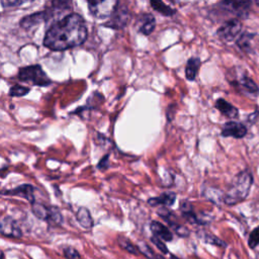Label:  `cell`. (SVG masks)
<instances>
[{"instance_id":"obj_1","label":"cell","mask_w":259,"mask_h":259,"mask_svg":"<svg viewBox=\"0 0 259 259\" xmlns=\"http://www.w3.org/2000/svg\"><path fill=\"white\" fill-rule=\"evenodd\" d=\"M87 27L82 16L72 13L56 21L47 31L44 45L53 51H64L85 41Z\"/></svg>"},{"instance_id":"obj_2","label":"cell","mask_w":259,"mask_h":259,"mask_svg":"<svg viewBox=\"0 0 259 259\" xmlns=\"http://www.w3.org/2000/svg\"><path fill=\"white\" fill-rule=\"evenodd\" d=\"M252 184L253 176L250 171L244 170L238 173L224 193V202L228 205H235L243 201L248 196Z\"/></svg>"},{"instance_id":"obj_3","label":"cell","mask_w":259,"mask_h":259,"mask_svg":"<svg viewBox=\"0 0 259 259\" xmlns=\"http://www.w3.org/2000/svg\"><path fill=\"white\" fill-rule=\"evenodd\" d=\"M90 14L97 19L110 17L117 7V0H84Z\"/></svg>"},{"instance_id":"obj_4","label":"cell","mask_w":259,"mask_h":259,"mask_svg":"<svg viewBox=\"0 0 259 259\" xmlns=\"http://www.w3.org/2000/svg\"><path fill=\"white\" fill-rule=\"evenodd\" d=\"M18 78L21 81L32 83L33 85L37 86H47L51 83L50 78L47 76L39 65L28 66L20 69Z\"/></svg>"},{"instance_id":"obj_5","label":"cell","mask_w":259,"mask_h":259,"mask_svg":"<svg viewBox=\"0 0 259 259\" xmlns=\"http://www.w3.org/2000/svg\"><path fill=\"white\" fill-rule=\"evenodd\" d=\"M242 29L241 22L238 19H231L225 22L219 29H218V36L227 42L233 41L237 38L240 34Z\"/></svg>"},{"instance_id":"obj_6","label":"cell","mask_w":259,"mask_h":259,"mask_svg":"<svg viewBox=\"0 0 259 259\" xmlns=\"http://www.w3.org/2000/svg\"><path fill=\"white\" fill-rule=\"evenodd\" d=\"M0 232L3 236L19 239L22 237V232L17 222L12 217H4L0 223Z\"/></svg>"},{"instance_id":"obj_7","label":"cell","mask_w":259,"mask_h":259,"mask_svg":"<svg viewBox=\"0 0 259 259\" xmlns=\"http://www.w3.org/2000/svg\"><path fill=\"white\" fill-rule=\"evenodd\" d=\"M221 135L223 137H232L235 139H242L247 135V127L237 121H228L222 127Z\"/></svg>"},{"instance_id":"obj_8","label":"cell","mask_w":259,"mask_h":259,"mask_svg":"<svg viewBox=\"0 0 259 259\" xmlns=\"http://www.w3.org/2000/svg\"><path fill=\"white\" fill-rule=\"evenodd\" d=\"M2 194L10 196H20L28 200L30 203L34 202V187L30 184H21L12 189L3 190Z\"/></svg>"},{"instance_id":"obj_9","label":"cell","mask_w":259,"mask_h":259,"mask_svg":"<svg viewBox=\"0 0 259 259\" xmlns=\"http://www.w3.org/2000/svg\"><path fill=\"white\" fill-rule=\"evenodd\" d=\"M251 3H252V0H224L223 1L224 6L228 10L238 15L247 14L251 6Z\"/></svg>"},{"instance_id":"obj_10","label":"cell","mask_w":259,"mask_h":259,"mask_svg":"<svg viewBox=\"0 0 259 259\" xmlns=\"http://www.w3.org/2000/svg\"><path fill=\"white\" fill-rule=\"evenodd\" d=\"M175 200H176V194L174 192L167 191L157 197H151L148 200V203L151 206H158V205L171 206L175 202Z\"/></svg>"},{"instance_id":"obj_11","label":"cell","mask_w":259,"mask_h":259,"mask_svg":"<svg viewBox=\"0 0 259 259\" xmlns=\"http://www.w3.org/2000/svg\"><path fill=\"white\" fill-rule=\"evenodd\" d=\"M150 230L152 231V233L161 238L163 241H167V242H170L173 240V235L171 233V231L166 227L164 226L163 224L159 223V222H152L150 224Z\"/></svg>"},{"instance_id":"obj_12","label":"cell","mask_w":259,"mask_h":259,"mask_svg":"<svg viewBox=\"0 0 259 259\" xmlns=\"http://www.w3.org/2000/svg\"><path fill=\"white\" fill-rule=\"evenodd\" d=\"M215 107L217 109H219L225 116L230 117V118H236L239 114L238 109L231 104L230 102H228L227 100L220 98L215 101Z\"/></svg>"},{"instance_id":"obj_13","label":"cell","mask_w":259,"mask_h":259,"mask_svg":"<svg viewBox=\"0 0 259 259\" xmlns=\"http://www.w3.org/2000/svg\"><path fill=\"white\" fill-rule=\"evenodd\" d=\"M139 31L143 34H150L155 28V18L151 14H144L138 21Z\"/></svg>"},{"instance_id":"obj_14","label":"cell","mask_w":259,"mask_h":259,"mask_svg":"<svg viewBox=\"0 0 259 259\" xmlns=\"http://www.w3.org/2000/svg\"><path fill=\"white\" fill-rule=\"evenodd\" d=\"M127 18H128L127 13L116 7L114 12L110 16V21L107 23V26H111L114 28H120L121 26H123L126 23Z\"/></svg>"},{"instance_id":"obj_15","label":"cell","mask_w":259,"mask_h":259,"mask_svg":"<svg viewBox=\"0 0 259 259\" xmlns=\"http://www.w3.org/2000/svg\"><path fill=\"white\" fill-rule=\"evenodd\" d=\"M76 219L81 227L84 229H91L93 227V219L90 211L86 207H80L76 213Z\"/></svg>"},{"instance_id":"obj_16","label":"cell","mask_w":259,"mask_h":259,"mask_svg":"<svg viewBox=\"0 0 259 259\" xmlns=\"http://www.w3.org/2000/svg\"><path fill=\"white\" fill-rule=\"evenodd\" d=\"M200 66V60L198 58H190L185 68V76L189 81H193L196 77L197 71Z\"/></svg>"},{"instance_id":"obj_17","label":"cell","mask_w":259,"mask_h":259,"mask_svg":"<svg viewBox=\"0 0 259 259\" xmlns=\"http://www.w3.org/2000/svg\"><path fill=\"white\" fill-rule=\"evenodd\" d=\"M31 211L37 219L49 222V215H50L49 206H46L41 203L34 201L33 203H31Z\"/></svg>"},{"instance_id":"obj_18","label":"cell","mask_w":259,"mask_h":259,"mask_svg":"<svg viewBox=\"0 0 259 259\" xmlns=\"http://www.w3.org/2000/svg\"><path fill=\"white\" fill-rule=\"evenodd\" d=\"M117 243L118 245L125 251H127L128 253L131 254H134V255H138L140 253L139 249L137 246H135L127 238L123 237V236H119L117 238Z\"/></svg>"},{"instance_id":"obj_19","label":"cell","mask_w":259,"mask_h":259,"mask_svg":"<svg viewBox=\"0 0 259 259\" xmlns=\"http://www.w3.org/2000/svg\"><path fill=\"white\" fill-rule=\"evenodd\" d=\"M199 237L205 243L215 245V246H219V247H226V243L223 240H221L220 238H218L217 236L212 235V234H209V233H206V232H201L199 234Z\"/></svg>"},{"instance_id":"obj_20","label":"cell","mask_w":259,"mask_h":259,"mask_svg":"<svg viewBox=\"0 0 259 259\" xmlns=\"http://www.w3.org/2000/svg\"><path fill=\"white\" fill-rule=\"evenodd\" d=\"M239 84L242 88H244L246 91H248L249 93H252V94H256L259 92V88L257 86V84L252 80L250 79L249 77H243L240 81H239Z\"/></svg>"},{"instance_id":"obj_21","label":"cell","mask_w":259,"mask_h":259,"mask_svg":"<svg viewBox=\"0 0 259 259\" xmlns=\"http://www.w3.org/2000/svg\"><path fill=\"white\" fill-rule=\"evenodd\" d=\"M150 1L153 8L164 15L171 16L174 13V10H172L169 6H167L162 0H150Z\"/></svg>"},{"instance_id":"obj_22","label":"cell","mask_w":259,"mask_h":259,"mask_svg":"<svg viewBox=\"0 0 259 259\" xmlns=\"http://www.w3.org/2000/svg\"><path fill=\"white\" fill-rule=\"evenodd\" d=\"M203 195L207 199H209L213 202H219L220 200L224 201V193H222L219 189H213V188L205 189L203 192Z\"/></svg>"},{"instance_id":"obj_23","label":"cell","mask_w":259,"mask_h":259,"mask_svg":"<svg viewBox=\"0 0 259 259\" xmlns=\"http://www.w3.org/2000/svg\"><path fill=\"white\" fill-rule=\"evenodd\" d=\"M50 215H49V222L54 223L55 225H60L63 222V217L60 211V209L56 206H49Z\"/></svg>"},{"instance_id":"obj_24","label":"cell","mask_w":259,"mask_h":259,"mask_svg":"<svg viewBox=\"0 0 259 259\" xmlns=\"http://www.w3.org/2000/svg\"><path fill=\"white\" fill-rule=\"evenodd\" d=\"M253 37L252 34H249V33H244L240 36V38H238V46L246 51V52H249L251 50V38Z\"/></svg>"},{"instance_id":"obj_25","label":"cell","mask_w":259,"mask_h":259,"mask_svg":"<svg viewBox=\"0 0 259 259\" xmlns=\"http://www.w3.org/2000/svg\"><path fill=\"white\" fill-rule=\"evenodd\" d=\"M169 225L171 226V228L173 229V231L179 236V237H188L189 236V230L186 228V227H184V226H182V225H180V224H178V223H174V222H171V223H169Z\"/></svg>"},{"instance_id":"obj_26","label":"cell","mask_w":259,"mask_h":259,"mask_svg":"<svg viewBox=\"0 0 259 259\" xmlns=\"http://www.w3.org/2000/svg\"><path fill=\"white\" fill-rule=\"evenodd\" d=\"M137 247H138L140 253L145 255L147 258H149V259H155L156 258V254L154 253V251L146 243L140 242Z\"/></svg>"},{"instance_id":"obj_27","label":"cell","mask_w":259,"mask_h":259,"mask_svg":"<svg viewBox=\"0 0 259 259\" xmlns=\"http://www.w3.org/2000/svg\"><path fill=\"white\" fill-rule=\"evenodd\" d=\"M248 245L250 248L254 249L259 245V226L253 229V231L249 235V240H248Z\"/></svg>"},{"instance_id":"obj_28","label":"cell","mask_w":259,"mask_h":259,"mask_svg":"<svg viewBox=\"0 0 259 259\" xmlns=\"http://www.w3.org/2000/svg\"><path fill=\"white\" fill-rule=\"evenodd\" d=\"M28 92H29V88L24 87V86H20V85H14L10 88L9 95L19 97V96H23V95L27 94Z\"/></svg>"},{"instance_id":"obj_29","label":"cell","mask_w":259,"mask_h":259,"mask_svg":"<svg viewBox=\"0 0 259 259\" xmlns=\"http://www.w3.org/2000/svg\"><path fill=\"white\" fill-rule=\"evenodd\" d=\"M151 242L162 252V253H164V254H168L169 253V251H168V249H167V246L165 245V243L162 241V239L161 238H159V237H157V236H152L151 237Z\"/></svg>"},{"instance_id":"obj_30","label":"cell","mask_w":259,"mask_h":259,"mask_svg":"<svg viewBox=\"0 0 259 259\" xmlns=\"http://www.w3.org/2000/svg\"><path fill=\"white\" fill-rule=\"evenodd\" d=\"M63 252H64V256L67 259H81L79 252L73 247H65Z\"/></svg>"},{"instance_id":"obj_31","label":"cell","mask_w":259,"mask_h":259,"mask_svg":"<svg viewBox=\"0 0 259 259\" xmlns=\"http://www.w3.org/2000/svg\"><path fill=\"white\" fill-rule=\"evenodd\" d=\"M31 1L33 0H1V4L3 7H15Z\"/></svg>"},{"instance_id":"obj_32","label":"cell","mask_w":259,"mask_h":259,"mask_svg":"<svg viewBox=\"0 0 259 259\" xmlns=\"http://www.w3.org/2000/svg\"><path fill=\"white\" fill-rule=\"evenodd\" d=\"M70 2L71 0H53L54 6L61 9H64L65 7H67L70 4Z\"/></svg>"},{"instance_id":"obj_33","label":"cell","mask_w":259,"mask_h":259,"mask_svg":"<svg viewBox=\"0 0 259 259\" xmlns=\"http://www.w3.org/2000/svg\"><path fill=\"white\" fill-rule=\"evenodd\" d=\"M108 157H109V155H105L102 157V159L97 164L98 169H105L108 167Z\"/></svg>"},{"instance_id":"obj_34","label":"cell","mask_w":259,"mask_h":259,"mask_svg":"<svg viewBox=\"0 0 259 259\" xmlns=\"http://www.w3.org/2000/svg\"><path fill=\"white\" fill-rule=\"evenodd\" d=\"M155 259H164V257L161 256V255H156V258H155Z\"/></svg>"},{"instance_id":"obj_35","label":"cell","mask_w":259,"mask_h":259,"mask_svg":"<svg viewBox=\"0 0 259 259\" xmlns=\"http://www.w3.org/2000/svg\"><path fill=\"white\" fill-rule=\"evenodd\" d=\"M1 258L4 259V253H3V252H1Z\"/></svg>"},{"instance_id":"obj_36","label":"cell","mask_w":259,"mask_h":259,"mask_svg":"<svg viewBox=\"0 0 259 259\" xmlns=\"http://www.w3.org/2000/svg\"><path fill=\"white\" fill-rule=\"evenodd\" d=\"M171 1H173V2H175V0H171Z\"/></svg>"},{"instance_id":"obj_37","label":"cell","mask_w":259,"mask_h":259,"mask_svg":"<svg viewBox=\"0 0 259 259\" xmlns=\"http://www.w3.org/2000/svg\"><path fill=\"white\" fill-rule=\"evenodd\" d=\"M258 5H259V2H258Z\"/></svg>"}]
</instances>
